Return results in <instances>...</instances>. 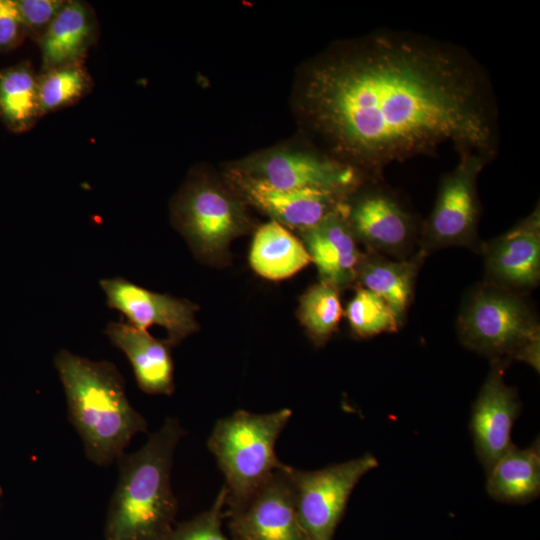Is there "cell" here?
<instances>
[{
  "mask_svg": "<svg viewBox=\"0 0 540 540\" xmlns=\"http://www.w3.org/2000/svg\"><path fill=\"white\" fill-rule=\"evenodd\" d=\"M352 331L362 338L396 332L401 324L390 305L379 295L357 286L346 308Z\"/></svg>",
  "mask_w": 540,
  "mask_h": 540,
  "instance_id": "cell-25",
  "label": "cell"
},
{
  "mask_svg": "<svg viewBox=\"0 0 540 540\" xmlns=\"http://www.w3.org/2000/svg\"><path fill=\"white\" fill-rule=\"evenodd\" d=\"M345 201L318 224L301 231L303 244L317 266L320 281L338 291L356 285L361 257L346 218Z\"/></svg>",
  "mask_w": 540,
  "mask_h": 540,
  "instance_id": "cell-16",
  "label": "cell"
},
{
  "mask_svg": "<svg viewBox=\"0 0 540 540\" xmlns=\"http://www.w3.org/2000/svg\"><path fill=\"white\" fill-rule=\"evenodd\" d=\"M1 496H2V488L0 486V498H1Z\"/></svg>",
  "mask_w": 540,
  "mask_h": 540,
  "instance_id": "cell-29",
  "label": "cell"
},
{
  "mask_svg": "<svg viewBox=\"0 0 540 540\" xmlns=\"http://www.w3.org/2000/svg\"><path fill=\"white\" fill-rule=\"evenodd\" d=\"M106 334L128 358L139 388L148 394L170 395L174 391V366L167 340L152 337L130 323L109 322Z\"/></svg>",
  "mask_w": 540,
  "mask_h": 540,
  "instance_id": "cell-17",
  "label": "cell"
},
{
  "mask_svg": "<svg viewBox=\"0 0 540 540\" xmlns=\"http://www.w3.org/2000/svg\"><path fill=\"white\" fill-rule=\"evenodd\" d=\"M100 286L108 307L121 312L137 328L164 327L172 346L198 329L197 306L188 300L152 292L121 277L103 279Z\"/></svg>",
  "mask_w": 540,
  "mask_h": 540,
  "instance_id": "cell-15",
  "label": "cell"
},
{
  "mask_svg": "<svg viewBox=\"0 0 540 540\" xmlns=\"http://www.w3.org/2000/svg\"><path fill=\"white\" fill-rule=\"evenodd\" d=\"M509 363L492 360L472 406L470 428L476 453L486 472L513 444L511 432L521 411L515 388L508 386L504 372Z\"/></svg>",
  "mask_w": 540,
  "mask_h": 540,
  "instance_id": "cell-13",
  "label": "cell"
},
{
  "mask_svg": "<svg viewBox=\"0 0 540 540\" xmlns=\"http://www.w3.org/2000/svg\"><path fill=\"white\" fill-rule=\"evenodd\" d=\"M0 114L14 130L29 128L40 116L38 77L28 66L0 73Z\"/></svg>",
  "mask_w": 540,
  "mask_h": 540,
  "instance_id": "cell-22",
  "label": "cell"
},
{
  "mask_svg": "<svg viewBox=\"0 0 540 540\" xmlns=\"http://www.w3.org/2000/svg\"><path fill=\"white\" fill-rule=\"evenodd\" d=\"M343 315L339 291L326 283L311 286L301 297L299 318L318 345L336 331Z\"/></svg>",
  "mask_w": 540,
  "mask_h": 540,
  "instance_id": "cell-24",
  "label": "cell"
},
{
  "mask_svg": "<svg viewBox=\"0 0 540 540\" xmlns=\"http://www.w3.org/2000/svg\"><path fill=\"white\" fill-rule=\"evenodd\" d=\"M54 365L86 457L101 467L116 462L132 438L147 430L146 419L126 396L123 376L109 361H92L67 350L56 354Z\"/></svg>",
  "mask_w": 540,
  "mask_h": 540,
  "instance_id": "cell-3",
  "label": "cell"
},
{
  "mask_svg": "<svg viewBox=\"0 0 540 540\" xmlns=\"http://www.w3.org/2000/svg\"><path fill=\"white\" fill-rule=\"evenodd\" d=\"M226 494L224 485L208 510L174 527L167 540H232L222 531Z\"/></svg>",
  "mask_w": 540,
  "mask_h": 540,
  "instance_id": "cell-26",
  "label": "cell"
},
{
  "mask_svg": "<svg viewBox=\"0 0 540 540\" xmlns=\"http://www.w3.org/2000/svg\"><path fill=\"white\" fill-rule=\"evenodd\" d=\"M249 259L254 271L270 280L288 278L312 262L303 242L276 221L256 231Z\"/></svg>",
  "mask_w": 540,
  "mask_h": 540,
  "instance_id": "cell-21",
  "label": "cell"
},
{
  "mask_svg": "<svg viewBox=\"0 0 540 540\" xmlns=\"http://www.w3.org/2000/svg\"><path fill=\"white\" fill-rule=\"evenodd\" d=\"M303 102L329 157L369 181L446 143L497 155L487 71L464 47L431 36L382 29L336 47L311 66Z\"/></svg>",
  "mask_w": 540,
  "mask_h": 540,
  "instance_id": "cell-1",
  "label": "cell"
},
{
  "mask_svg": "<svg viewBox=\"0 0 540 540\" xmlns=\"http://www.w3.org/2000/svg\"><path fill=\"white\" fill-rule=\"evenodd\" d=\"M292 415L281 409L255 414L238 410L220 419L207 446L226 479L224 514L238 508L285 464L275 453V444Z\"/></svg>",
  "mask_w": 540,
  "mask_h": 540,
  "instance_id": "cell-5",
  "label": "cell"
},
{
  "mask_svg": "<svg viewBox=\"0 0 540 540\" xmlns=\"http://www.w3.org/2000/svg\"><path fill=\"white\" fill-rule=\"evenodd\" d=\"M425 258L419 250L402 260L368 250L361 253L356 285L382 297L393 309L402 326Z\"/></svg>",
  "mask_w": 540,
  "mask_h": 540,
  "instance_id": "cell-18",
  "label": "cell"
},
{
  "mask_svg": "<svg viewBox=\"0 0 540 540\" xmlns=\"http://www.w3.org/2000/svg\"><path fill=\"white\" fill-rule=\"evenodd\" d=\"M25 32L17 1L0 0V49H10L17 45Z\"/></svg>",
  "mask_w": 540,
  "mask_h": 540,
  "instance_id": "cell-28",
  "label": "cell"
},
{
  "mask_svg": "<svg viewBox=\"0 0 540 540\" xmlns=\"http://www.w3.org/2000/svg\"><path fill=\"white\" fill-rule=\"evenodd\" d=\"M487 492L493 499L523 504L540 493V444L529 447L512 444L487 472Z\"/></svg>",
  "mask_w": 540,
  "mask_h": 540,
  "instance_id": "cell-20",
  "label": "cell"
},
{
  "mask_svg": "<svg viewBox=\"0 0 540 540\" xmlns=\"http://www.w3.org/2000/svg\"><path fill=\"white\" fill-rule=\"evenodd\" d=\"M184 430L167 418L133 453L116 461L118 480L107 510L104 540H167L177 500L171 487L175 448Z\"/></svg>",
  "mask_w": 540,
  "mask_h": 540,
  "instance_id": "cell-2",
  "label": "cell"
},
{
  "mask_svg": "<svg viewBox=\"0 0 540 540\" xmlns=\"http://www.w3.org/2000/svg\"><path fill=\"white\" fill-rule=\"evenodd\" d=\"M485 281L518 293L536 288L540 281V209L520 219L503 234L481 243Z\"/></svg>",
  "mask_w": 540,
  "mask_h": 540,
  "instance_id": "cell-12",
  "label": "cell"
},
{
  "mask_svg": "<svg viewBox=\"0 0 540 540\" xmlns=\"http://www.w3.org/2000/svg\"><path fill=\"white\" fill-rule=\"evenodd\" d=\"M457 332L465 347L491 361L519 360L539 372L540 326L522 293L487 282L477 285L463 302Z\"/></svg>",
  "mask_w": 540,
  "mask_h": 540,
  "instance_id": "cell-4",
  "label": "cell"
},
{
  "mask_svg": "<svg viewBox=\"0 0 540 540\" xmlns=\"http://www.w3.org/2000/svg\"><path fill=\"white\" fill-rule=\"evenodd\" d=\"M237 170L283 190L348 191L366 180L351 167L329 156L301 151H268L246 160Z\"/></svg>",
  "mask_w": 540,
  "mask_h": 540,
  "instance_id": "cell-10",
  "label": "cell"
},
{
  "mask_svg": "<svg viewBox=\"0 0 540 540\" xmlns=\"http://www.w3.org/2000/svg\"><path fill=\"white\" fill-rule=\"evenodd\" d=\"M230 179L250 204L284 227L300 231L336 211L354 190L277 189L237 169L230 173Z\"/></svg>",
  "mask_w": 540,
  "mask_h": 540,
  "instance_id": "cell-14",
  "label": "cell"
},
{
  "mask_svg": "<svg viewBox=\"0 0 540 540\" xmlns=\"http://www.w3.org/2000/svg\"><path fill=\"white\" fill-rule=\"evenodd\" d=\"M490 162L480 154L463 152L457 165L441 177L434 207L421 226L417 249L425 256L450 246L479 252L481 204L477 180Z\"/></svg>",
  "mask_w": 540,
  "mask_h": 540,
  "instance_id": "cell-6",
  "label": "cell"
},
{
  "mask_svg": "<svg viewBox=\"0 0 540 540\" xmlns=\"http://www.w3.org/2000/svg\"><path fill=\"white\" fill-rule=\"evenodd\" d=\"M96 33L90 7L80 1H66L39 39L42 70L82 62Z\"/></svg>",
  "mask_w": 540,
  "mask_h": 540,
  "instance_id": "cell-19",
  "label": "cell"
},
{
  "mask_svg": "<svg viewBox=\"0 0 540 540\" xmlns=\"http://www.w3.org/2000/svg\"><path fill=\"white\" fill-rule=\"evenodd\" d=\"M284 465L229 518L232 540H308L298 519Z\"/></svg>",
  "mask_w": 540,
  "mask_h": 540,
  "instance_id": "cell-11",
  "label": "cell"
},
{
  "mask_svg": "<svg viewBox=\"0 0 540 540\" xmlns=\"http://www.w3.org/2000/svg\"><path fill=\"white\" fill-rule=\"evenodd\" d=\"M370 186L351 200L346 198V218L356 240L368 250L402 260L418 249L422 222L383 181Z\"/></svg>",
  "mask_w": 540,
  "mask_h": 540,
  "instance_id": "cell-8",
  "label": "cell"
},
{
  "mask_svg": "<svg viewBox=\"0 0 540 540\" xmlns=\"http://www.w3.org/2000/svg\"><path fill=\"white\" fill-rule=\"evenodd\" d=\"M66 1L20 0L17 1L26 31L40 39Z\"/></svg>",
  "mask_w": 540,
  "mask_h": 540,
  "instance_id": "cell-27",
  "label": "cell"
},
{
  "mask_svg": "<svg viewBox=\"0 0 540 540\" xmlns=\"http://www.w3.org/2000/svg\"><path fill=\"white\" fill-rule=\"evenodd\" d=\"M174 215L195 251L209 258L224 254L232 239L249 227L241 204L222 188L204 181L184 189Z\"/></svg>",
  "mask_w": 540,
  "mask_h": 540,
  "instance_id": "cell-9",
  "label": "cell"
},
{
  "mask_svg": "<svg viewBox=\"0 0 540 540\" xmlns=\"http://www.w3.org/2000/svg\"><path fill=\"white\" fill-rule=\"evenodd\" d=\"M90 87L91 79L82 62L43 71L38 77L40 116L75 103Z\"/></svg>",
  "mask_w": 540,
  "mask_h": 540,
  "instance_id": "cell-23",
  "label": "cell"
},
{
  "mask_svg": "<svg viewBox=\"0 0 540 540\" xmlns=\"http://www.w3.org/2000/svg\"><path fill=\"white\" fill-rule=\"evenodd\" d=\"M377 465V459L366 454L314 471L285 466L298 519L308 540L333 539L352 490Z\"/></svg>",
  "mask_w": 540,
  "mask_h": 540,
  "instance_id": "cell-7",
  "label": "cell"
}]
</instances>
